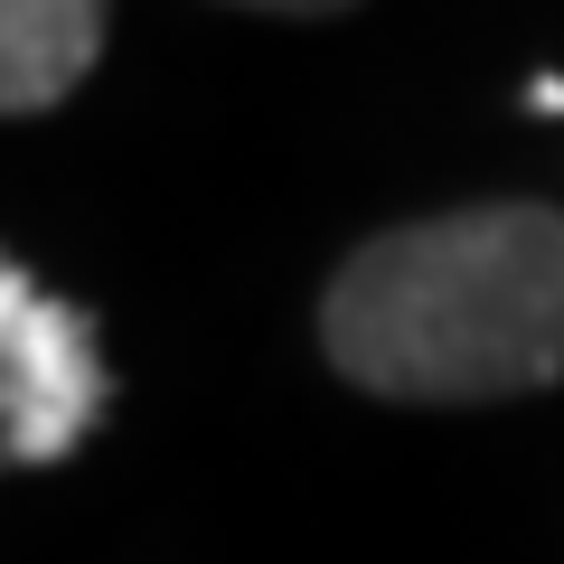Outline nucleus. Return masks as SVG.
<instances>
[{"instance_id": "1", "label": "nucleus", "mask_w": 564, "mask_h": 564, "mask_svg": "<svg viewBox=\"0 0 564 564\" xmlns=\"http://www.w3.org/2000/svg\"><path fill=\"white\" fill-rule=\"evenodd\" d=\"M321 348L386 404H499L564 377V207L499 198L367 236L321 292Z\"/></svg>"}, {"instance_id": "2", "label": "nucleus", "mask_w": 564, "mask_h": 564, "mask_svg": "<svg viewBox=\"0 0 564 564\" xmlns=\"http://www.w3.org/2000/svg\"><path fill=\"white\" fill-rule=\"evenodd\" d=\"M104 423V348L76 302H47L0 254V470L66 462Z\"/></svg>"}, {"instance_id": "3", "label": "nucleus", "mask_w": 564, "mask_h": 564, "mask_svg": "<svg viewBox=\"0 0 564 564\" xmlns=\"http://www.w3.org/2000/svg\"><path fill=\"white\" fill-rule=\"evenodd\" d=\"M104 20L95 0H0V113H47L95 76Z\"/></svg>"}]
</instances>
